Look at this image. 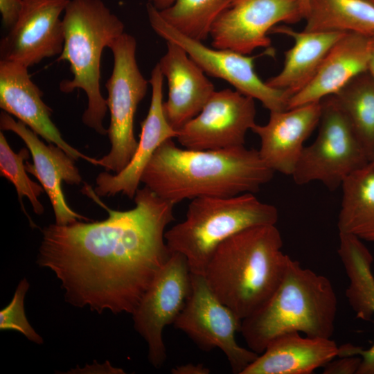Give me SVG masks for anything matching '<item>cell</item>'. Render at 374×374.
Instances as JSON below:
<instances>
[{"label": "cell", "instance_id": "cell-17", "mask_svg": "<svg viewBox=\"0 0 374 374\" xmlns=\"http://www.w3.org/2000/svg\"><path fill=\"white\" fill-rule=\"evenodd\" d=\"M28 69L20 63L0 60V107L74 160L82 158L94 165L96 159L80 152L62 139L51 118L52 109L42 100V91L31 80Z\"/></svg>", "mask_w": 374, "mask_h": 374}, {"label": "cell", "instance_id": "cell-31", "mask_svg": "<svg viewBox=\"0 0 374 374\" xmlns=\"http://www.w3.org/2000/svg\"><path fill=\"white\" fill-rule=\"evenodd\" d=\"M22 7V0H0V12L4 27L10 28L17 21Z\"/></svg>", "mask_w": 374, "mask_h": 374}, {"label": "cell", "instance_id": "cell-2", "mask_svg": "<svg viewBox=\"0 0 374 374\" xmlns=\"http://www.w3.org/2000/svg\"><path fill=\"white\" fill-rule=\"evenodd\" d=\"M274 172L258 150L242 146L197 150L164 141L146 166L141 182L174 205L202 197L255 193Z\"/></svg>", "mask_w": 374, "mask_h": 374}, {"label": "cell", "instance_id": "cell-1", "mask_svg": "<svg viewBox=\"0 0 374 374\" xmlns=\"http://www.w3.org/2000/svg\"><path fill=\"white\" fill-rule=\"evenodd\" d=\"M84 189L108 217L44 227L37 263L55 274L71 305L132 314L172 254L165 230L175 220V205L144 186L133 208L116 211L89 186Z\"/></svg>", "mask_w": 374, "mask_h": 374}, {"label": "cell", "instance_id": "cell-23", "mask_svg": "<svg viewBox=\"0 0 374 374\" xmlns=\"http://www.w3.org/2000/svg\"><path fill=\"white\" fill-rule=\"evenodd\" d=\"M269 33L285 35L294 41L285 52L280 72L265 81L269 87L285 91L290 98L311 82L328 53L345 33L296 31L287 26H276Z\"/></svg>", "mask_w": 374, "mask_h": 374}, {"label": "cell", "instance_id": "cell-20", "mask_svg": "<svg viewBox=\"0 0 374 374\" xmlns=\"http://www.w3.org/2000/svg\"><path fill=\"white\" fill-rule=\"evenodd\" d=\"M338 253L349 280L346 296L357 318L370 321L374 316L373 258L362 240L348 233H339ZM339 357L360 356L357 374H374V344L368 349L345 344L339 346Z\"/></svg>", "mask_w": 374, "mask_h": 374}, {"label": "cell", "instance_id": "cell-14", "mask_svg": "<svg viewBox=\"0 0 374 374\" xmlns=\"http://www.w3.org/2000/svg\"><path fill=\"white\" fill-rule=\"evenodd\" d=\"M69 0H22L19 17L0 42V60L28 68L61 53L64 29L61 15Z\"/></svg>", "mask_w": 374, "mask_h": 374}, {"label": "cell", "instance_id": "cell-25", "mask_svg": "<svg viewBox=\"0 0 374 374\" xmlns=\"http://www.w3.org/2000/svg\"><path fill=\"white\" fill-rule=\"evenodd\" d=\"M308 32L374 33V4L364 0H310Z\"/></svg>", "mask_w": 374, "mask_h": 374}, {"label": "cell", "instance_id": "cell-22", "mask_svg": "<svg viewBox=\"0 0 374 374\" xmlns=\"http://www.w3.org/2000/svg\"><path fill=\"white\" fill-rule=\"evenodd\" d=\"M331 338L290 332L273 339L242 374H310L338 356Z\"/></svg>", "mask_w": 374, "mask_h": 374}, {"label": "cell", "instance_id": "cell-26", "mask_svg": "<svg viewBox=\"0 0 374 374\" xmlns=\"http://www.w3.org/2000/svg\"><path fill=\"white\" fill-rule=\"evenodd\" d=\"M367 152L374 153V75L368 70L332 95Z\"/></svg>", "mask_w": 374, "mask_h": 374}, {"label": "cell", "instance_id": "cell-34", "mask_svg": "<svg viewBox=\"0 0 374 374\" xmlns=\"http://www.w3.org/2000/svg\"><path fill=\"white\" fill-rule=\"evenodd\" d=\"M309 1L310 0H301L302 6H303V10H304L305 17L307 10H308Z\"/></svg>", "mask_w": 374, "mask_h": 374}, {"label": "cell", "instance_id": "cell-5", "mask_svg": "<svg viewBox=\"0 0 374 374\" xmlns=\"http://www.w3.org/2000/svg\"><path fill=\"white\" fill-rule=\"evenodd\" d=\"M62 24L64 45L57 60L69 63L73 78L63 80L60 90L82 89L87 98L83 123L105 135L107 106L100 90V61L104 48L125 33L124 24L101 0H69Z\"/></svg>", "mask_w": 374, "mask_h": 374}, {"label": "cell", "instance_id": "cell-37", "mask_svg": "<svg viewBox=\"0 0 374 374\" xmlns=\"http://www.w3.org/2000/svg\"><path fill=\"white\" fill-rule=\"evenodd\" d=\"M374 4V0H364Z\"/></svg>", "mask_w": 374, "mask_h": 374}, {"label": "cell", "instance_id": "cell-4", "mask_svg": "<svg viewBox=\"0 0 374 374\" xmlns=\"http://www.w3.org/2000/svg\"><path fill=\"white\" fill-rule=\"evenodd\" d=\"M337 298L330 280L290 258L269 299L241 321L240 332L248 348L261 354L275 338L290 332L331 338Z\"/></svg>", "mask_w": 374, "mask_h": 374}, {"label": "cell", "instance_id": "cell-6", "mask_svg": "<svg viewBox=\"0 0 374 374\" xmlns=\"http://www.w3.org/2000/svg\"><path fill=\"white\" fill-rule=\"evenodd\" d=\"M278 219L277 208L253 193L198 197L191 200L185 219L166 231L165 239L172 253L186 258L191 273L204 275L222 242L253 226L276 224Z\"/></svg>", "mask_w": 374, "mask_h": 374}, {"label": "cell", "instance_id": "cell-29", "mask_svg": "<svg viewBox=\"0 0 374 374\" xmlns=\"http://www.w3.org/2000/svg\"><path fill=\"white\" fill-rule=\"evenodd\" d=\"M28 287L26 278H23L18 284L11 302L0 311V329L16 330L30 341L42 344V338L30 326L25 314L24 301Z\"/></svg>", "mask_w": 374, "mask_h": 374}, {"label": "cell", "instance_id": "cell-13", "mask_svg": "<svg viewBox=\"0 0 374 374\" xmlns=\"http://www.w3.org/2000/svg\"><path fill=\"white\" fill-rule=\"evenodd\" d=\"M254 100L237 90L215 91L201 112L177 131V141L197 150L244 145L256 124Z\"/></svg>", "mask_w": 374, "mask_h": 374}, {"label": "cell", "instance_id": "cell-15", "mask_svg": "<svg viewBox=\"0 0 374 374\" xmlns=\"http://www.w3.org/2000/svg\"><path fill=\"white\" fill-rule=\"evenodd\" d=\"M0 128L15 133L30 150L33 164L26 162V171L39 181L48 195L55 224L66 225L78 220H88L68 206L62 190V181L68 184H79L82 181L75 160L56 145L43 143L26 124L19 120L16 121L4 111L0 115Z\"/></svg>", "mask_w": 374, "mask_h": 374}, {"label": "cell", "instance_id": "cell-28", "mask_svg": "<svg viewBox=\"0 0 374 374\" xmlns=\"http://www.w3.org/2000/svg\"><path fill=\"white\" fill-rule=\"evenodd\" d=\"M28 148H22L18 153L11 149L2 132H0V173L15 187L23 211L26 213L22 198L26 197L30 201L33 211L40 215L44 213V206L39 200V195L44 190L43 187L32 181L27 175L24 161L30 157ZM30 225L35 226L31 218Z\"/></svg>", "mask_w": 374, "mask_h": 374}, {"label": "cell", "instance_id": "cell-35", "mask_svg": "<svg viewBox=\"0 0 374 374\" xmlns=\"http://www.w3.org/2000/svg\"><path fill=\"white\" fill-rule=\"evenodd\" d=\"M163 3H170L171 2L172 0H159Z\"/></svg>", "mask_w": 374, "mask_h": 374}, {"label": "cell", "instance_id": "cell-24", "mask_svg": "<svg viewBox=\"0 0 374 374\" xmlns=\"http://www.w3.org/2000/svg\"><path fill=\"white\" fill-rule=\"evenodd\" d=\"M339 233L374 242V165L370 161L343 181Z\"/></svg>", "mask_w": 374, "mask_h": 374}, {"label": "cell", "instance_id": "cell-12", "mask_svg": "<svg viewBox=\"0 0 374 374\" xmlns=\"http://www.w3.org/2000/svg\"><path fill=\"white\" fill-rule=\"evenodd\" d=\"M304 18L301 0H235L213 24L211 44L249 55L258 48L270 46L267 35L276 24Z\"/></svg>", "mask_w": 374, "mask_h": 374}, {"label": "cell", "instance_id": "cell-8", "mask_svg": "<svg viewBox=\"0 0 374 374\" xmlns=\"http://www.w3.org/2000/svg\"><path fill=\"white\" fill-rule=\"evenodd\" d=\"M320 102L317 136L304 147L292 176L298 185L316 181L335 190L370 157L332 96Z\"/></svg>", "mask_w": 374, "mask_h": 374}, {"label": "cell", "instance_id": "cell-36", "mask_svg": "<svg viewBox=\"0 0 374 374\" xmlns=\"http://www.w3.org/2000/svg\"><path fill=\"white\" fill-rule=\"evenodd\" d=\"M371 162L374 165V153L371 157Z\"/></svg>", "mask_w": 374, "mask_h": 374}, {"label": "cell", "instance_id": "cell-3", "mask_svg": "<svg viewBox=\"0 0 374 374\" xmlns=\"http://www.w3.org/2000/svg\"><path fill=\"white\" fill-rule=\"evenodd\" d=\"M283 244L276 224L260 225L229 238L212 255L207 283L240 319L258 311L280 284L291 258Z\"/></svg>", "mask_w": 374, "mask_h": 374}, {"label": "cell", "instance_id": "cell-33", "mask_svg": "<svg viewBox=\"0 0 374 374\" xmlns=\"http://www.w3.org/2000/svg\"><path fill=\"white\" fill-rule=\"evenodd\" d=\"M368 71L374 75V33L369 35V59Z\"/></svg>", "mask_w": 374, "mask_h": 374}, {"label": "cell", "instance_id": "cell-11", "mask_svg": "<svg viewBox=\"0 0 374 374\" xmlns=\"http://www.w3.org/2000/svg\"><path fill=\"white\" fill-rule=\"evenodd\" d=\"M190 290L188 261L182 254L173 252L132 314L134 328L147 343L148 359L155 368H160L167 357L163 330L175 322Z\"/></svg>", "mask_w": 374, "mask_h": 374}, {"label": "cell", "instance_id": "cell-27", "mask_svg": "<svg viewBox=\"0 0 374 374\" xmlns=\"http://www.w3.org/2000/svg\"><path fill=\"white\" fill-rule=\"evenodd\" d=\"M235 0H174L161 17L183 35L204 41L210 36L213 24Z\"/></svg>", "mask_w": 374, "mask_h": 374}, {"label": "cell", "instance_id": "cell-10", "mask_svg": "<svg viewBox=\"0 0 374 374\" xmlns=\"http://www.w3.org/2000/svg\"><path fill=\"white\" fill-rule=\"evenodd\" d=\"M148 20L154 31L166 42L180 46L205 73L221 78L235 90L259 100L269 112L287 109L290 96L283 90L269 87L256 73V56L229 49L208 47L172 28L150 2L146 4Z\"/></svg>", "mask_w": 374, "mask_h": 374}, {"label": "cell", "instance_id": "cell-32", "mask_svg": "<svg viewBox=\"0 0 374 374\" xmlns=\"http://www.w3.org/2000/svg\"><path fill=\"white\" fill-rule=\"evenodd\" d=\"M173 374H208L210 370L202 364H186L174 367L171 370Z\"/></svg>", "mask_w": 374, "mask_h": 374}, {"label": "cell", "instance_id": "cell-19", "mask_svg": "<svg viewBox=\"0 0 374 374\" xmlns=\"http://www.w3.org/2000/svg\"><path fill=\"white\" fill-rule=\"evenodd\" d=\"M166 45L158 62L168 87L163 108L169 125L177 132L201 112L215 90L184 48L171 42Z\"/></svg>", "mask_w": 374, "mask_h": 374}, {"label": "cell", "instance_id": "cell-30", "mask_svg": "<svg viewBox=\"0 0 374 374\" xmlns=\"http://www.w3.org/2000/svg\"><path fill=\"white\" fill-rule=\"evenodd\" d=\"M332 359L323 366L324 374H357L362 358L357 356L339 357Z\"/></svg>", "mask_w": 374, "mask_h": 374}, {"label": "cell", "instance_id": "cell-9", "mask_svg": "<svg viewBox=\"0 0 374 374\" xmlns=\"http://www.w3.org/2000/svg\"><path fill=\"white\" fill-rule=\"evenodd\" d=\"M241 321L213 292L204 275L191 273L190 293L174 326L202 350L220 349L237 374H242L258 356L236 341Z\"/></svg>", "mask_w": 374, "mask_h": 374}, {"label": "cell", "instance_id": "cell-7", "mask_svg": "<svg viewBox=\"0 0 374 374\" xmlns=\"http://www.w3.org/2000/svg\"><path fill=\"white\" fill-rule=\"evenodd\" d=\"M136 46L134 37L126 33L109 46L114 58L112 72L105 84L107 106L110 112L107 134L111 149L107 154L96 159L95 165L116 174L127 166L136 150L134 116L150 84L138 66Z\"/></svg>", "mask_w": 374, "mask_h": 374}, {"label": "cell", "instance_id": "cell-21", "mask_svg": "<svg viewBox=\"0 0 374 374\" xmlns=\"http://www.w3.org/2000/svg\"><path fill=\"white\" fill-rule=\"evenodd\" d=\"M368 59L369 35L345 33L328 53L311 82L290 98L287 109L319 103L335 94L368 70Z\"/></svg>", "mask_w": 374, "mask_h": 374}, {"label": "cell", "instance_id": "cell-18", "mask_svg": "<svg viewBox=\"0 0 374 374\" xmlns=\"http://www.w3.org/2000/svg\"><path fill=\"white\" fill-rule=\"evenodd\" d=\"M321 102L279 112H270L268 122L255 124L251 131L260 139L259 154L274 172L293 174L303 143L319 125Z\"/></svg>", "mask_w": 374, "mask_h": 374}, {"label": "cell", "instance_id": "cell-16", "mask_svg": "<svg viewBox=\"0 0 374 374\" xmlns=\"http://www.w3.org/2000/svg\"><path fill=\"white\" fill-rule=\"evenodd\" d=\"M164 76L157 63L149 80L152 96L148 113L141 123V132L136 150L127 166L120 172L100 173L96 179L94 193L98 196L123 193L133 199L139 189L142 174L157 148L166 140L177 137V132L168 123L163 108Z\"/></svg>", "mask_w": 374, "mask_h": 374}]
</instances>
